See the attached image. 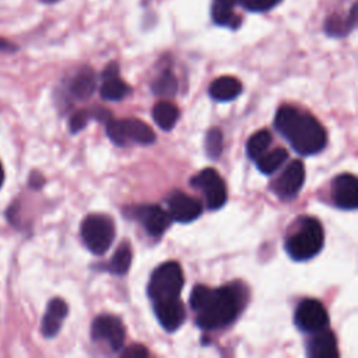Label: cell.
Segmentation results:
<instances>
[{
  "instance_id": "cell-1",
  "label": "cell",
  "mask_w": 358,
  "mask_h": 358,
  "mask_svg": "<svg viewBox=\"0 0 358 358\" xmlns=\"http://www.w3.org/2000/svg\"><path fill=\"white\" fill-rule=\"evenodd\" d=\"M190 308L197 312L196 324L204 330H217L231 324L246 303V291L241 282L218 288L194 285L189 298Z\"/></svg>"
},
{
  "instance_id": "cell-2",
  "label": "cell",
  "mask_w": 358,
  "mask_h": 358,
  "mask_svg": "<svg viewBox=\"0 0 358 358\" xmlns=\"http://www.w3.org/2000/svg\"><path fill=\"white\" fill-rule=\"evenodd\" d=\"M274 126L299 155H313L326 147L327 134L320 122L310 113L301 112L291 105L278 108Z\"/></svg>"
},
{
  "instance_id": "cell-3",
  "label": "cell",
  "mask_w": 358,
  "mask_h": 358,
  "mask_svg": "<svg viewBox=\"0 0 358 358\" xmlns=\"http://www.w3.org/2000/svg\"><path fill=\"white\" fill-rule=\"evenodd\" d=\"M323 242L324 232L322 224L313 217H303L287 238L285 250L294 260H309L322 250Z\"/></svg>"
},
{
  "instance_id": "cell-4",
  "label": "cell",
  "mask_w": 358,
  "mask_h": 358,
  "mask_svg": "<svg viewBox=\"0 0 358 358\" xmlns=\"http://www.w3.org/2000/svg\"><path fill=\"white\" fill-rule=\"evenodd\" d=\"M185 282L183 271L179 263L165 262L151 274L147 292L152 302L179 298Z\"/></svg>"
},
{
  "instance_id": "cell-5",
  "label": "cell",
  "mask_w": 358,
  "mask_h": 358,
  "mask_svg": "<svg viewBox=\"0 0 358 358\" xmlns=\"http://www.w3.org/2000/svg\"><path fill=\"white\" fill-rule=\"evenodd\" d=\"M81 239L94 255H103L115 239L113 220L105 214H90L81 224Z\"/></svg>"
},
{
  "instance_id": "cell-6",
  "label": "cell",
  "mask_w": 358,
  "mask_h": 358,
  "mask_svg": "<svg viewBox=\"0 0 358 358\" xmlns=\"http://www.w3.org/2000/svg\"><path fill=\"white\" fill-rule=\"evenodd\" d=\"M108 137L120 147L130 143L148 145L155 141L154 130L140 119H109L106 123Z\"/></svg>"
},
{
  "instance_id": "cell-7",
  "label": "cell",
  "mask_w": 358,
  "mask_h": 358,
  "mask_svg": "<svg viewBox=\"0 0 358 358\" xmlns=\"http://www.w3.org/2000/svg\"><path fill=\"white\" fill-rule=\"evenodd\" d=\"M190 185L203 192L208 210H218L225 204L228 197L227 186L215 169L206 168L197 172L190 179Z\"/></svg>"
},
{
  "instance_id": "cell-8",
  "label": "cell",
  "mask_w": 358,
  "mask_h": 358,
  "mask_svg": "<svg viewBox=\"0 0 358 358\" xmlns=\"http://www.w3.org/2000/svg\"><path fill=\"white\" fill-rule=\"evenodd\" d=\"M295 324L301 331L316 333L329 327V315L324 306L317 299H303L299 302L295 316Z\"/></svg>"
},
{
  "instance_id": "cell-9",
  "label": "cell",
  "mask_w": 358,
  "mask_h": 358,
  "mask_svg": "<svg viewBox=\"0 0 358 358\" xmlns=\"http://www.w3.org/2000/svg\"><path fill=\"white\" fill-rule=\"evenodd\" d=\"M94 341H103L112 351H119L124 343V327L119 317L113 315H99L91 326Z\"/></svg>"
},
{
  "instance_id": "cell-10",
  "label": "cell",
  "mask_w": 358,
  "mask_h": 358,
  "mask_svg": "<svg viewBox=\"0 0 358 358\" xmlns=\"http://www.w3.org/2000/svg\"><path fill=\"white\" fill-rule=\"evenodd\" d=\"M305 183V166L302 161H291L273 182L271 190L282 200L294 199Z\"/></svg>"
},
{
  "instance_id": "cell-11",
  "label": "cell",
  "mask_w": 358,
  "mask_h": 358,
  "mask_svg": "<svg viewBox=\"0 0 358 358\" xmlns=\"http://www.w3.org/2000/svg\"><path fill=\"white\" fill-rule=\"evenodd\" d=\"M131 217L136 218L143 228L151 236L162 235L171 225V215L162 207L157 204H141L136 206L130 211Z\"/></svg>"
},
{
  "instance_id": "cell-12",
  "label": "cell",
  "mask_w": 358,
  "mask_h": 358,
  "mask_svg": "<svg viewBox=\"0 0 358 358\" xmlns=\"http://www.w3.org/2000/svg\"><path fill=\"white\" fill-rule=\"evenodd\" d=\"M333 203L341 210H355L358 207V180L352 173L337 175L331 180Z\"/></svg>"
},
{
  "instance_id": "cell-13",
  "label": "cell",
  "mask_w": 358,
  "mask_h": 358,
  "mask_svg": "<svg viewBox=\"0 0 358 358\" xmlns=\"http://www.w3.org/2000/svg\"><path fill=\"white\" fill-rule=\"evenodd\" d=\"M168 207L171 220H175L182 224L194 221L201 215L203 211L201 203L197 199L180 190H175L171 193V196L168 197Z\"/></svg>"
},
{
  "instance_id": "cell-14",
  "label": "cell",
  "mask_w": 358,
  "mask_h": 358,
  "mask_svg": "<svg viewBox=\"0 0 358 358\" xmlns=\"http://www.w3.org/2000/svg\"><path fill=\"white\" fill-rule=\"evenodd\" d=\"M154 310L158 322L166 331H175L179 329L186 317L185 305L179 298L154 302Z\"/></svg>"
},
{
  "instance_id": "cell-15",
  "label": "cell",
  "mask_w": 358,
  "mask_h": 358,
  "mask_svg": "<svg viewBox=\"0 0 358 358\" xmlns=\"http://www.w3.org/2000/svg\"><path fill=\"white\" fill-rule=\"evenodd\" d=\"M130 92V87L120 80L116 63H109L102 73V84L99 94L106 101H120Z\"/></svg>"
},
{
  "instance_id": "cell-16",
  "label": "cell",
  "mask_w": 358,
  "mask_h": 358,
  "mask_svg": "<svg viewBox=\"0 0 358 358\" xmlns=\"http://www.w3.org/2000/svg\"><path fill=\"white\" fill-rule=\"evenodd\" d=\"M67 312L69 306L62 298H53L52 301H49L41 322L42 336L46 338L55 337L59 333L62 323L67 316Z\"/></svg>"
},
{
  "instance_id": "cell-17",
  "label": "cell",
  "mask_w": 358,
  "mask_h": 358,
  "mask_svg": "<svg viewBox=\"0 0 358 358\" xmlns=\"http://www.w3.org/2000/svg\"><path fill=\"white\" fill-rule=\"evenodd\" d=\"M308 355L312 358H337V341L331 330L323 329L320 331L312 333L306 343Z\"/></svg>"
},
{
  "instance_id": "cell-18",
  "label": "cell",
  "mask_w": 358,
  "mask_h": 358,
  "mask_svg": "<svg viewBox=\"0 0 358 358\" xmlns=\"http://www.w3.org/2000/svg\"><path fill=\"white\" fill-rule=\"evenodd\" d=\"M95 85L96 78L94 70L91 67H83L70 78L67 84V91L74 99L85 101L94 94Z\"/></svg>"
},
{
  "instance_id": "cell-19",
  "label": "cell",
  "mask_w": 358,
  "mask_h": 358,
  "mask_svg": "<svg viewBox=\"0 0 358 358\" xmlns=\"http://www.w3.org/2000/svg\"><path fill=\"white\" fill-rule=\"evenodd\" d=\"M357 24V3H354L347 14L334 13L329 15L323 24V29L329 36L344 38L347 36Z\"/></svg>"
},
{
  "instance_id": "cell-20",
  "label": "cell",
  "mask_w": 358,
  "mask_h": 358,
  "mask_svg": "<svg viewBox=\"0 0 358 358\" xmlns=\"http://www.w3.org/2000/svg\"><path fill=\"white\" fill-rule=\"evenodd\" d=\"M241 92H242V83L236 77H232V76L218 77L208 87L210 96L220 102L232 101Z\"/></svg>"
},
{
  "instance_id": "cell-21",
  "label": "cell",
  "mask_w": 358,
  "mask_h": 358,
  "mask_svg": "<svg viewBox=\"0 0 358 358\" xmlns=\"http://www.w3.org/2000/svg\"><path fill=\"white\" fill-rule=\"evenodd\" d=\"M235 3L234 0H213L211 3V20L221 27H229L231 29H236L242 20L234 11Z\"/></svg>"
},
{
  "instance_id": "cell-22",
  "label": "cell",
  "mask_w": 358,
  "mask_h": 358,
  "mask_svg": "<svg viewBox=\"0 0 358 358\" xmlns=\"http://www.w3.org/2000/svg\"><path fill=\"white\" fill-rule=\"evenodd\" d=\"M179 117V109L169 101H159L152 108V119L162 130H171Z\"/></svg>"
},
{
  "instance_id": "cell-23",
  "label": "cell",
  "mask_w": 358,
  "mask_h": 358,
  "mask_svg": "<svg viewBox=\"0 0 358 358\" xmlns=\"http://www.w3.org/2000/svg\"><path fill=\"white\" fill-rule=\"evenodd\" d=\"M90 119H96L98 122L106 123L109 119H112V115L108 109H102V108H92V109H83L76 112L74 115H71L70 117V131L71 133H77L80 130H83Z\"/></svg>"
},
{
  "instance_id": "cell-24",
  "label": "cell",
  "mask_w": 358,
  "mask_h": 358,
  "mask_svg": "<svg viewBox=\"0 0 358 358\" xmlns=\"http://www.w3.org/2000/svg\"><path fill=\"white\" fill-rule=\"evenodd\" d=\"M131 264V249L129 243H120L116 252L113 253L112 259L102 266V270H106L116 275H123L129 271V267Z\"/></svg>"
},
{
  "instance_id": "cell-25",
  "label": "cell",
  "mask_w": 358,
  "mask_h": 358,
  "mask_svg": "<svg viewBox=\"0 0 358 358\" xmlns=\"http://www.w3.org/2000/svg\"><path fill=\"white\" fill-rule=\"evenodd\" d=\"M288 158V151L285 148H274L268 152L262 154L256 161L259 171L264 175H270L275 172Z\"/></svg>"
},
{
  "instance_id": "cell-26",
  "label": "cell",
  "mask_w": 358,
  "mask_h": 358,
  "mask_svg": "<svg viewBox=\"0 0 358 358\" xmlns=\"http://www.w3.org/2000/svg\"><path fill=\"white\" fill-rule=\"evenodd\" d=\"M273 141L271 133L266 129H262L256 133H253L248 143H246V152L252 159H257L262 154H264L267 151V148L270 147Z\"/></svg>"
},
{
  "instance_id": "cell-27",
  "label": "cell",
  "mask_w": 358,
  "mask_h": 358,
  "mask_svg": "<svg viewBox=\"0 0 358 358\" xmlns=\"http://www.w3.org/2000/svg\"><path fill=\"white\" fill-rule=\"evenodd\" d=\"M151 90L159 96H173L178 91V80L171 70H164L151 84Z\"/></svg>"
},
{
  "instance_id": "cell-28",
  "label": "cell",
  "mask_w": 358,
  "mask_h": 358,
  "mask_svg": "<svg viewBox=\"0 0 358 358\" xmlns=\"http://www.w3.org/2000/svg\"><path fill=\"white\" fill-rule=\"evenodd\" d=\"M222 151V131L217 127H213L207 131L206 136V152L210 158H218Z\"/></svg>"
},
{
  "instance_id": "cell-29",
  "label": "cell",
  "mask_w": 358,
  "mask_h": 358,
  "mask_svg": "<svg viewBox=\"0 0 358 358\" xmlns=\"http://www.w3.org/2000/svg\"><path fill=\"white\" fill-rule=\"evenodd\" d=\"M281 0H234L235 6H241L242 8L250 13H263L274 8Z\"/></svg>"
},
{
  "instance_id": "cell-30",
  "label": "cell",
  "mask_w": 358,
  "mask_h": 358,
  "mask_svg": "<svg viewBox=\"0 0 358 358\" xmlns=\"http://www.w3.org/2000/svg\"><path fill=\"white\" fill-rule=\"evenodd\" d=\"M123 357H147L148 355V351L144 345H140V344H133L130 347H127L123 352H122Z\"/></svg>"
},
{
  "instance_id": "cell-31",
  "label": "cell",
  "mask_w": 358,
  "mask_h": 358,
  "mask_svg": "<svg viewBox=\"0 0 358 358\" xmlns=\"http://www.w3.org/2000/svg\"><path fill=\"white\" fill-rule=\"evenodd\" d=\"M14 50H15V46L13 43L0 38V52H14Z\"/></svg>"
},
{
  "instance_id": "cell-32",
  "label": "cell",
  "mask_w": 358,
  "mask_h": 358,
  "mask_svg": "<svg viewBox=\"0 0 358 358\" xmlns=\"http://www.w3.org/2000/svg\"><path fill=\"white\" fill-rule=\"evenodd\" d=\"M3 183H4V169H3V165L0 162V187L3 186Z\"/></svg>"
},
{
  "instance_id": "cell-33",
  "label": "cell",
  "mask_w": 358,
  "mask_h": 358,
  "mask_svg": "<svg viewBox=\"0 0 358 358\" xmlns=\"http://www.w3.org/2000/svg\"><path fill=\"white\" fill-rule=\"evenodd\" d=\"M41 1H43V3H46V4H53V3H57L59 0H41Z\"/></svg>"
}]
</instances>
